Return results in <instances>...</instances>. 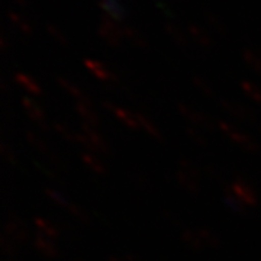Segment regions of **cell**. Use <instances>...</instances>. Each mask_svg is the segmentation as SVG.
<instances>
[{"label":"cell","instance_id":"3","mask_svg":"<svg viewBox=\"0 0 261 261\" xmlns=\"http://www.w3.org/2000/svg\"><path fill=\"white\" fill-rule=\"evenodd\" d=\"M199 170L195 164L189 160H181L178 163L177 181L183 189L190 193L199 192Z\"/></svg>","mask_w":261,"mask_h":261},{"label":"cell","instance_id":"41","mask_svg":"<svg viewBox=\"0 0 261 261\" xmlns=\"http://www.w3.org/2000/svg\"><path fill=\"white\" fill-rule=\"evenodd\" d=\"M109 261H126V260H125V257H115V255H112V257H109Z\"/></svg>","mask_w":261,"mask_h":261},{"label":"cell","instance_id":"24","mask_svg":"<svg viewBox=\"0 0 261 261\" xmlns=\"http://www.w3.org/2000/svg\"><path fill=\"white\" fill-rule=\"evenodd\" d=\"M199 237H200V240H202V244H203V247H209V248H219V245H221V238L214 232V231H211V229H206V228H200L199 231Z\"/></svg>","mask_w":261,"mask_h":261},{"label":"cell","instance_id":"22","mask_svg":"<svg viewBox=\"0 0 261 261\" xmlns=\"http://www.w3.org/2000/svg\"><path fill=\"white\" fill-rule=\"evenodd\" d=\"M243 60L245 64L251 68L254 73L261 74V56L257 54L251 48H244L243 49Z\"/></svg>","mask_w":261,"mask_h":261},{"label":"cell","instance_id":"12","mask_svg":"<svg viewBox=\"0 0 261 261\" xmlns=\"http://www.w3.org/2000/svg\"><path fill=\"white\" fill-rule=\"evenodd\" d=\"M84 67L92 73V74L102 80V82H116V75L113 74L112 71L102 63L96 61V60H84Z\"/></svg>","mask_w":261,"mask_h":261},{"label":"cell","instance_id":"32","mask_svg":"<svg viewBox=\"0 0 261 261\" xmlns=\"http://www.w3.org/2000/svg\"><path fill=\"white\" fill-rule=\"evenodd\" d=\"M192 83L195 84V87L197 90H200L202 93L207 96V97H212L214 96V89H212V86L206 82L205 79H202V77H199V75H193L192 77Z\"/></svg>","mask_w":261,"mask_h":261},{"label":"cell","instance_id":"26","mask_svg":"<svg viewBox=\"0 0 261 261\" xmlns=\"http://www.w3.org/2000/svg\"><path fill=\"white\" fill-rule=\"evenodd\" d=\"M181 238H183V241H185L187 247L192 248V250H202L203 248V244H202V240H200L197 231L186 229L181 233Z\"/></svg>","mask_w":261,"mask_h":261},{"label":"cell","instance_id":"34","mask_svg":"<svg viewBox=\"0 0 261 261\" xmlns=\"http://www.w3.org/2000/svg\"><path fill=\"white\" fill-rule=\"evenodd\" d=\"M54 129L63 137L67 141H73V142H77V132H74L73 129H70V126H67L64 123H56L54 125Z\"/></svg>","mask_w":261,"mask_h":261},{"label":"cell","instance_id":"37","mask_svg":"<svg viewBox=\"0 0 261 261\" xmlns=\"http://www.w3.org/2000/svg\"><path fill=\"white\" fill-rule=\"evenodd\" d=\"M65 209H67L70 214L73 215L74 218L80 219V221H83V222H86V221L89 219V216H87V214L84 212V209H82L80 206H77L75 203H73V202H68V205H67Z\"/></svg>","mask_w":261,"mask_h":261},{"label":"cell","instance_id":"16","mask_svg":"<svg viewBox=\"0 0 261 261\" xmlns=\"http://www.w3.org/2000/svg\"><path fill=\"white\" fill-rule=\"evenodd\" d=\"M122 32H123V38H126L134 47L140 48V49H147L148 42H147V39L144 38V35L141 34L138 29L129 27V25H123Z\"/></svg>","mask_w":261,"mask_h":261},{"label":"cell","instance_id":"11","mask_svg":"<svg viewBox=\"0 0 261 261\" xmlns=\"http://www.w3.org/2000/svg\"><path fill=\"white\" fill-rule=\"evenodd\" d=\"M34 247L37 248L38 251L41 252L42 255H45L47 258H57L58 257V247L54 243V240L48 238L42 233H37L34 237Z\"/></svg>","mask_w":261,"mask_h":261},{"label":"cell","instance_id":"17","mask_svg":"<svg viewBox=\"0 0 261 261\" xmlns=\"http://www.w3.org/2000/svg\"><path fill=\"white\" fill-rule=\"evenodd\" d=\"M15 82H16L22 89H25L29 94H34V96L42 94L41 86H39L31 75L23 74V73H16V74H15Z\"/></svg>","mask_w":261,"mask_h":261},{"label":"cell","instance_id":"35","mask_svg":"<svg viewBox=\"0 0 261 261\" xmlns=\"http://www.w3.org/2000/svg\"><path fill=\"white\" fill-rule=\"evenodd\" d=\"M0 245H2V250L6 252V254H9V255H13L16 252V248H18V243L15 240H12L10 237H8L6 233L2 235Z\"/></svg>","mask_w":261,"mask_h":261},{"label":"cell","instance_id":"29","mask_svg":"<svg viewBox=\"0 0 261 261\" xmlns=\"http://www.w3.org/2000/svg\"><path fill=\"white\" fill-rule=\"evenodd\" d=\"M138 119H140L141 128L145 130L148 135H151L152 138H155V140H159V141L163 140V135H161V132H160L159 128H157L152 122L149 121L148 118H147L144 113H138Z\"/></svg>","mask_w":261,"mask_h":261},{"label":"cell","instance_id":"23","mask_svg":"<svg viewBox=\"0 0 261 261\" xmlns=\"http://www.w3.org/2000/svg\"><path fill=\"white\" fill-rule=\"evenodd\" d=\"M225 203H226V206H228L229 209H232L233 212H237V214H241V215L248 214V207L244 205L243 202H241L237 196L233 195L229 189L225 192Z\"/></svg>","mask_w":261,"mask_h":261},{"label":"cell","instance_id":"31","mask_svg":"<svg viewBox=\"0 0 261 261\" xmlns=\"http://www.w3.org/2000/svg\"><path fill=\"white\" fill-rule=\"evenodd\" d=\"M45 29H47L48 35L53 38L56 42H58L60 45H63V47L68 45V39H67V37H65L64 34L61 32V29L57 28L56 25H53V23H47V25H45Z\"/></svg>","mask_w":261,"mask_h":261},{"label":"cell","instance_id":"14","mask_svg":"<svg viewBox=\"0 0 261 261\" xmlns=\"http://www.w3.org/2000/svg\"><path fill=\"white\" fill-rule=\"evenodd\" d=\"M187 34H189V37L192 38V41H195L199 47L205 48V49L212 48V39L203 28L197 27L195 23H189L187 25Z\"/></svg>","mask_w":261,"mask_h":261},{"label":"cell","instance_id":"28","mask_svg":"<svg viewBox=\"0 0 261 261\" xmlns=\"http://www.w3.org/2000/svg\"><path fill=\"white\" fill-rule=\"evenodd\" d=\"M27 140H28L29 144L37 149V151H39L41 154H48V155H49V149H48L47 142L44 141L42 137H39L38 134L32 132V130H27Z\"/></svg>","mask_w":261,"mask_h":261},{"label":"cell","instance_id":"18","mask_svg":"<svg viewBox=\"0 0 261 261\" xmlns=\"http://www.w3.org/2000/svg\"><path fill=\"white\" fill-rule=\"evenodd\" d=\"M82 161H83L84 166L89 168L90 171H93L94 174H97V176L106 174V167L102 163V160L99 159V157H96V154L84 152V154H82Z\"/></svg>","mask_w":261,"mask_h":261},{"label":"cell","instance_id":"33","mask_svg":"<svg viewBox=\"0 0 261 261\" xmlns=\"http://www.w3.org/2000/svg\"><path fill=\"white\" fill-rule=\"evenodd\" d=\"M45 195H47V197L49 199V200H53L54 203H57V205H60L61 207H67V205H68V202L70 200H67V197H65L61 192H58V190H56V189H45Z\"/></svg>","mask_w":261,"mask_h":261},{"label":"cell","instance_id":"42","mask_svg":"<svg viewBox=\"0 0 261 261\" xmlns=\"http://www.w3.org/2000/svg\"><path fill=\"white\" fill-rule=\"evenodd\" d=\"M19 6H27V0H13Z\"/></svg>","mask_w":261,"mask_h":261},{"label":"cell","instance_id":"7","mask_svg":"<svg viewBox=\"0 0 261 261\" xmlns=\"http://www.w3.org/2000/svg\"><path fill=\"white\" fill-rule=\"evenodd\" d=\"M103 108H105L108 112L112 113L116 119H119L125 126H128L130 129H140L141 128L140 119H138V113L126 111V109H123L121 106H116V105H113V103L109 102L103 103Z\"/></svg>","mask_w":261,"mask_h":261},{"label":"cell","instance_id":"38","mask_svg":"<svg viewBox=\"0 0 261 261\" xmlns=\"http://www.w3.org/2000/svg\"><path fill=\"white\" fill-rule=\"evenodd\" d=\"M0 154L10 164L16 161V159H15V151L12 148V145H9L8 142H2L0 144Z\"/></svg>","mask_w":261,"mask_h":261},{"label":"cell","instance_id":"15","mask_svg":"<svg viewBox=\"0 0 261 261\" xmlns=\"http://www.w3.org/2000/svg\"><path fill=\"white\" fill-rule=\"evenodd\" d=\"M34 224L37 226L38 233H42V235H45V237L51 238V240H58V237H60V229H58V226L53 224L51 221H48V219L42 218V216H37V218L34 219Z\"/></svg>","mask_w":261,"mask_h":261},{"label":"cell","instance_id":"5","mask_svg":"<svg viewBox=\"0 0 261 261\" xmlns=\"http://www.w3.org/2000/svg\"><path fill=\"white\" fill-rule=\"evenodd\" d=\"M229 190L232 192L233 195L237 196L244 205L247 207H254L258 205V196L257 192L254 190V187L244 178H237L233 180L232 185L229 187Z\"/></svg>","mask_w":261,"mask_h":261},{"label":"cell","instance_id":"27","mask_svg":"<svg viewBox=\"0 0 261 261\" xmlns=\"http://www.w3.org/2000/svg\"><path fill=\"white\" fill-rule=\"evenodd\" d=\"M8 19H9L10 22H12L22 34H25V35H31V34H32V27H31L28 22L22 18L20 15H18L16 12L9 10V12H8Z\"/></svg>","mask_w":261,"mask_h":261},{"label":"cell","instance_id":"21","mask_svg":"<svg viewBox=\"0 0 261 261\" xmlns=\"http://www.w3.org/2000/svg\"><path fill=\"white\" fill-rule=\"evenodd\" d=\"M99 6L105 12V15L113 20H121L123 16V10L115 0H99Z\"/></svg>","mask_w":261,"mask_h":261},{"label":"cell","instance_id":"30","mask_svg":"<svg viewBox=\"0 0 261 261\" xmlns=\"http://www.w3.org/2000/svg\"><path fill=\"white\" fill-rule=\"evenodd\" d=\"M241 89L244 90V93L247 94L250 99H252L254 102L261 103V89L255 83H252L250 80H244L241 82Z\"/></svg>","mask_w":261,"mask_h":261},{"label":"cell","instance_id":"19","mask_svg":"<svg viewBox=\"0 0 261 261\" xmlns=\"http://www.w3.org/2000/svg\"><path fill=\"white\" fill-rule=\"evenodd\" d=\"M57 83L60 84L63 89H64L67 93L70 94V96H73L75 99V102H82V100H89V97L86 96L83 90H82V87H79L77 84H74L73 82H70V80H67L64 77H57Z\"/></svg>","mask_w":261,"mask_h":261},{"label":"cell","instance_id":"10","mask_svg":"<svg viewBox=\"0 0 261 261\" xmlns=\"http://www.w3.org/2000/svg\"><path fill=\"white\" fill-rule=\"evenodd\" d=\"M221 106L226 112L231 113L232 116H235L237 119H241V121L251 122L257 118V115L254 113L252 109L244 106V105H240V103L232 102V100H228V99H221Z\"/></svg>","mask_w":261,"mask_h":261},{"label":"cell","instance_id":"8","mask_svg":"<svg viewBox=\"0 0 261 261\" xmlns=\"http://www.w3.org/2000/svg\"><path fill=\"white\" fill-rule=\"evenodd\" d=\"M5 233L10 237L12 240H15L18 244L27 243L29 237L28 226L19 218H10L9 221L5 224Z\"/></svg>","mask_w":261,"mask_h":261},{"label":"cell","instance_id":"9","mask_svg":"<svg viewBox=\"0 0 261 261\" xmlns=\"http://www.w3.org/2000/svg\"><path fill=\"white\" fill-rule=\"evenodd\" d=\"M22 106L25 108V111L28 113V116L32 119V121L37 123L39 128H42L44 130H48V122H47V116L45 113L42 111V108L38 105L34 99H31L28 96H25L22 99Z\"/></svg>","mask_w":261,"mask_h":261},{"label":"cell","instance_id":"13","mask_svg":"<svg viewBox=\"0 0 261 261\" xmlns=\"http://www.w3.org/2000/svg\"><path fill=\"white\" fill-rule=\"evenodd\" d=\"M75 111L79 113V116L82 118V121H83L84 125L99 128V116H97L96 112L93 111L90 100L75 102Z\"/></svg>","mask_w":261,"mask_h":261},{"label":"cell","instance_id":"36","mask_svg":"<svg viewBox=\"0 0 261 261\" xmlns=\"http://www.w3.org/2000/svg\"><path fill=\"white\" fill-rule=\"evenodd\" d=\"M186 134L190 140L193 141V142H196L197 145H200V147H205L206 142H207L205 138V135L197 129V128H195V126H189L186 129Z\"/></svg>","mask_w":261,"mask_h":261},{"label":"cell","instance_id":"20","mask_svg":"<svg viewBox=\"0 0 261 261\" xmlns=\"http://www.w3.org/2000/svg\"><path fill=\"white\" fill-rule=\"evenodd\" d=\"M163 28H164V31H166V34H167L168 37L171 38L177 45H180V47H187V44H189L187 35L181 29L178 28L177 25H174L171 22H166Z\"/></svg>","mask_w":261,"mask_h":261},{"label":"cell","instance_id":"25","mask_svg":"<svg viewBox=\"0 0 261 261\" xmlns=\"http://www.w3.org/2000/svg\"><path fill=\"white\" fill-rule=\"evenodd\" d=\"M205 19L206 22H207V25L214 29L218 35L226 37V32H228V31H226V27H225V23L222 22V19L219 18L216 13H214V12H206Z\"/></svg>","mask_w":261,"mask_h":261},{"label":"cell","instance_id":"2","mask_svg":"<svg viewBox=\"0 0 261 261\" xmlns=\"http://www.w3.org/2000/svg\"><path fill=\"white\" fill-rule=\"evenodd\" d=\"M218 128L221 129V132L224 134L225 137H228L229 140L233 141L237 145H240L241 148H244L247 152H251V154H255L260 151V145L258 142L252 140L250 135L244 134L243 130L238 129L235 125L229 123L226 121H221L218 122Z\"/></svg>","mask_w":261,"mask_h":261},{"label":"cell","instance_id":"4","mask_svg":"<svg viewBox=\"0 0 261 261\" xmlns=\"http://www.w3.org/2000/svg\"><path fill=\"white\" fill-rule=\"evenodd\" d=\"M97 34L102 38L103 41L109 45V47H119L123 39V32H122V27L116 23V20H113L109 16H102L99 27H97Z\"/></svg>","mask_w":261,"mask_h":261},{"label":"cell","instance_id":"40","mask_svg":"<svg viewBox=\"0 0 261 261\" xmlns=\"http://www.w3.org/2000/svg\"><path fill=\"white\" fill-rule=\"evenodd\" d=\"M125 257V260L126 261H141L140 258H137L135 255H132V254H126V255H123Z\"/></svg>","mask_w":261,"mask_h":261},{"label":"cell","instance_id":"6","mask_svg":"<svg viewBox=\"0 0 261 261\" xmlns=\"http://www.w3.org/2000/svg\"><path fill=\"white\" fill-rule=\"evenodd\" d=\"M178 113L189 121L195 128H203V129H209L212 130L215 128V123L211 121V118H207L205 113L199 112L193 109L192 106L189 105H185V103H178L177 106Z\"/></svg>","mask_w":261,"mask_h":261},{"label":"cell","instance_id":"39","mask_svg":"<svg viewBox=\"0 0 261 261\" xmlns=\"http://www.w3.org/2000/svg\"><path fill=\"white\" fill-rule=\"evenodd\" d=\"M0 49L6 51L8 49V39L5 38V35H0Z\"/></svg>","mask_w":261,"mask_h":261},{"label":"cell","instance_id":"1","mask_svg":"<svg viewBox=\"0 0 261 261\" xmlns=\"http://www.w3.org/2000/svg\"><path fill=\"white\" fill-rule=\"evenodd\" d=\"M77 142H80L84 148H87L92 154H103L108 155L111 154V148L108 145V142L105 141L102 134L99 132L97 128L84 125L82 128V132H77Z\"/></svg>","mask_w":261,"mask_h":261}]
</instances>
